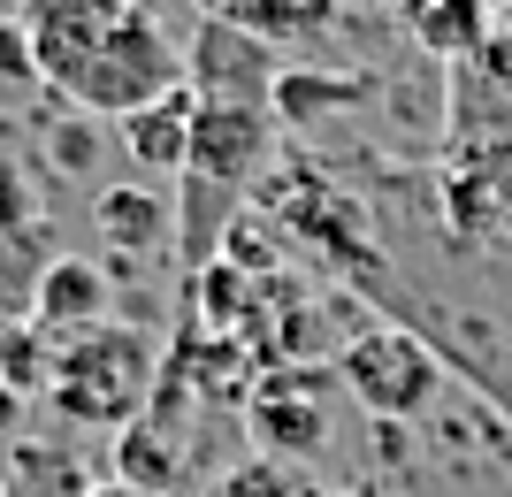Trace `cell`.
Segmentation results:
<instances>
[{
  "label": "cell",
  "mask_w": 512,
  "mask_h": 497,
  "mask_svg": "<svg viewBox=\"0 0 512 497\" xmlns=\"http://www.w3.org/2000/svg\"><path fill=\"white\" fill-rule=\"evenodd\" d=\"M54 360H62V337H46L39 322H16V329H0V383L16 390L23 406L54 390Z\"/></svg>",
  "instance_id": "obj_14"
},
{
  "label": "cell",
  "mask_w": 512,
  "mask_h": 497,
  "mask_svg": "<svg viewBox=\"0 0 512 497\" xmlns=\"http://www.w3.org/2000/svg\"><path fill=\"white\" fill-rule=\"evenodd\" d=\"M107 299H115V283H107L100 260L85 253H54L39 268V299H31V322L46 337H85V329L107 322Z\"/></svg>",
  "instance_id": "obj_9"
},
{
  "label": "cell",
  "mask_w": 512,
  "mask_h": 497,
  "mask_svg": "<svg viewBox=\"0 0 512 497\" xmlns=\"http://www.w3.org/2000/svg\"><path fill=\"white\" fill-rule=\"evenodd\" d=\"M276 46L253 39V31H237V23H199L192 54H184V85L199 100H245V108H268V92H276Z\"/></svg>",
  "instance_id": "obj_7"
},
{
  "label": "cell",
  "mask_w": 512,
  "mask_h": 497,
  "mask_svg": "<svg viewBox=\"0 0 512 497\" xmlns=\"http://www.w3.org/2000/svg\"><path fill=\"white\" fill-rule=\"evenodd\" d=\"M184 85V46L161 31V16H153L146 0H130V16L107 31V46L92 54V69L77 77V85L62 92L69 108H85L92 123H123V115H138L146 100H161V92Z\"/></svg>",
  "instance_id": "obj_3"
},
{
  "label": "cell",
  "mask_w": 512,
  "mask_h": 497,
  "mask_svg": "<svg viewBox=\"0 0 512 497\" xmlns=\"http://www.w3.org/2000/svg\"><path fill=\"white\" fill-rule=\"evenodd\" d=\"M0 92H39V54H31V31L16 16L0 23Z\"/></svg>",
  "instance_id": "obj_18"
},
{
  "label": "cell",
  "mask_w": 512,
  "mask_h": 497,
  "mask_svg": "<svg viewBox=\"0 0 512 497\" xmlns=\"http://www.w3.org/2000/svg\"><path fill=\"white\" fill-rule=\"evenodd\" d=\"M337 383V368H260L253 398H245V436H253L260 459H283V467H306V459L329 452V398L321 390Z\"/></svg>",
  "instance_id": "obj_5"
},
{
  "label": "cell",
  "mask_w": 512,
  "mask_h": 497,
  "mask_svg": "<svg viewBox=\"0 0 512 497\" xmlns=\"http://www.w3.org/2000/svg\"><path fill=\"white\" fill-rule=\"evenodd\" d=\"M482 54L512 77V0H497V8H490V39H482Z\"/></svg>",
  "instance_id": "obj_20"
},
{
  "label": "cell",
  "mask_w": 512,
  "mask_h": 497,
  "mask_svg": "<svg viewBox=\"0 0 512 497\" xmlns=\"http://www.w3.org/2000/svg\"><path fill=\"white\" fill-rule=\"evenodd\" d=\"M46 146H54V169H62V176H85L92 169V115L77 108V123H54Z\"/></svg>",
  "instance_id": "obj_19"
},
{
  "label": "cell",
  "mask_w": 512,
  "mask_h": 497,
  "mask_svg": "<svg viewBox=\"0 0 512 497\" xmlns=\"http://www.w3.org/2000/svg\"><path fill=\"white\" fill-rule=\"evenodd\" d=\"M0 238H39V192L8 153H0Z\"/></svg>",
  "instance_id": "obj_17"
},
{
  "label": "cell",
  "mask_w": 512,
  "mask_h": 497,
  "mask_svg": "<svg viewBox=\"0 0 512 497\" xmlns=\"http://www.w3.org/2000/svg\"><path fill=\"white\" fill-rule=\"evenodd\" d=\"M8 16H16V8H8V0H0V23H8Z\"/></svg>",
  "instance_id": "obj_23"
},
{
  "label": "cell",
  "mask_w": 512,
  "mask_h": 497,
  "mask_svg": "<svg viewBox=\"0 0 512 497\" xmlns=\"http://www.w3.org/2000/svg\"><path fill=\"white\" fill-rule=\"evenodd\" d=\"M39 238H0V329L31 322V299H39Z\"/></svg>",
  "instance_id": "obj_15"
},
{
  "label": "cell",
  "mask_w": 512,
  "mask_h": 497,
  "mask_svg": "<svg viewBox=\"0 0 512 497\" xmlns=\"http://www.w3.org/2000/svg\"><path fill=\"white\" fill-rule=\"evenodd\" d=\"M207 497H306V482H299V467H283V459H237L230 475L214 482Z\"/></svg>",
  "instance_id": "obj_16"
},
{
  "label": "cell",
  "mask_w": 512,
  "mask_h": 497,
  "mask_svg": "<svg viewBox=\"0 0 512 497\" xmlns=\"http://www.w3.org/2000/svg\"><path fill=\"white\" fill-rule=\"evenodd\" d=\"M0 497H8V490H0Z\"/></svg>",
  "instance_id": "obj_25"
},
{
  "label": "cell",
  "mask_w": 512,
  "mask_h": 497,
  "mask_svg": "<svg viewBox=\"0 0 512 497\" xmlns=\"http://www.w3.org/2000/svg\"><path fill=\"white\" fill-rule=\"evenodd\" d=\"M276 169V108H245V100H199L192 115V153H184V199H176V260L184 276L207 268L230 238L237 207L253 184Z\"/></svg>",
  "instance_id": "obj_1"
},
{
  "label": "cell",
  "mask_w": 512,
  "mask_h": 497,
  "mask_svg": "<svg viewBox=\"0 0 512 497\" xmlns=\"http://www.w3.org/2000/svg\"><path fill=\"white\" fill-rule=\"evenodd\" d=\"M337 368V383L360 398L367 421H398L406 429L413 413L436 406V390H444V360L413 337V329H367V337H352V345L329 360Z\"/></svg>",
  "instance_id": "obj_4"
},
{
  "label": "cell",
  "mask_w": 512,
  "mask_h": 497,
  "mask_svg": "<svg viewBox=\"0 0 512 497\" xmlns=\"http://www.w3.org/2000/svg\"><path fill=\"white\" fill-rule=\"evenodd\" d=\"M92 230H100V245L115 253V268L176 253V207L161 192H146V184H107V192L92 199Z\"/></svg>",
  "instance_id": "obj_8"
},
{
  "label": "cell",
  "mask_w": 512,
  "mask_h": 497,
  "mask_svg": "<svg viewBox=\"0 0 512 497\" xmlns=\"http://www.w3.org/2000/svg\"><path fill=\"white\" fill-rule=\"evenodd\" d=\"M85 497H138V490H123V482L107 475V482H92V490H85Z\"/></svg>",
  "instance_id": "obj_22"
},
{
  "label": "cell",
  "mask_w": 512,
  "mask_h": 497,
  "mask_svg": "<svg viewBox=\"0 0 512 497\" xmlns=\"http://www.w3.org/2000/svg\"><path fill=\"white\" fill-rule=\"evenodd\" d=\"M100 475H85L62 444H16L8 467H0V490L8 497H85Z\"/></svg>",
  "instance_id": "obj_13"
},
{
  "label": "cell",
  "mask_w": 512,
  "mask_h": 497,
  "mask_svg": "<svg viewBox=\"0 0 512 497\" xmlns=\"http://www.w3.org/2000/svg\"><path fill=\"white\" fill-rule=\"evenodd\" d=\"M153 383H161V345L130 322H100L85 337H62L46 406L62 421H85V429H130L146 413Z\"/></svg>",
  "instance_id": "obj_2"
},
{
  "label": "cell",
  "mask_w": 512,
  "mask_h": 497,
  "mask_svg": "<svg viewBox=\"0 0 512 497\" xmlns=\"http://www.w3.org/2000/svg\"><path fill=\"white\" fill-rule=\"evenodd\" d=\"M360 85H367V77H337V69H283L276 92H268V108H276V123L306 130V123H321V115L352 108Z\"/></svg>",
  "instance_id": "obj_12"
},
{
  "label": "cell",
  "mask_w": 512,
  "mask_h": 497,
  "mask_svg": "<svg viewBox=\"0 0 512 497\" xmlns=\"http://www.w3.org/2000/svg\"><path fill=\"white\" fill-rule=\"evenodd\" d=\"M16 429H23V398L0 383V436H16Z\"/></svg>",
  "instance_id": "obj_21"
},
{
  "label": "cell",
  "mask_w": 512,
  "mask_h": 497,
  "mask_svg": "<svg viewBox=\"0 0 512 497\" xmlns=\"http://www.w3.org/2000/svg\"><path fill=\"white\" fill-rule=\"evenodd\" d=\"M130 16V0H23L16 23L31 31V54H39V85L69 92L92 69V54L107 46V31Z\"/></svg>",
  "instance_id": "obj_6"
},
{
  "label": "cell",
  "mask_w": 512,
  "mask_h": 497,
  "mask_svg": "<svg viewBox=\"0 0 512 497\" xmlns=\"http://www.w3.org/2000/svg\"><path fill=\"white\" fill-rule=\"evenodd\" d=\"M482 8H497V0H482Z\"/></svg>",
  "instance_id": "obj_24"
},
{
  "label": "cell",
  "mask_w": 512,
  "mask_h": 497,
  "mask_svg": "<svg viewBox=\"0 0 512 497\" xmlns=\"http://www.w3.org/2000/svg\"><path fill=\"white\" fill-rule=\"evenodd\" d=\"M115 482L123 490H138V497H176L184 490V436L176 429H161V421H130V429H115Z\"/></svg>",
  "instance_id": "obj_11"
},
{
  "label": "cell",
  "mask_w": 512,
  "mask_h": 497,
  "mask_svg": "<svg viewBox=\"0 0 512 497\" xmlns=\"http://www.w3.org/2000/svg\"><path fill=\"white\" fill-rule=\"evenodd\" d=\"M192 115H199V92L192 85H176L161 92V100H146L138 115H123V153L138 161V169L153 176H184V153H192Z\"/></svg>",
  "instance_id": "obj_10"
}]
</instances>
